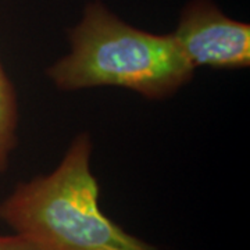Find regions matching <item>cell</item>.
I'll return each instance as SVG.
<instances>
[{
    "mask_svg": "<svg viewBox=\"0 0 250 250\" xmlns=\"http://www.w3.org/2000/svg\"><path fill=\"white\" fill-rule=\"evenodd\" d=\"M90 156V136L78 135L56 170L18 184L0 218L41 250H156L102 211Z\"/></svg>",
    "mask_w": 250,
    "mask_h": 250,
    "instance_id": "obj_1",
    "label": "cell"
},
{
    "mask_svg": "<svg viewBox=\"0 0 250 250\" xmlns=\"http://www.w3.org/2000/svg\"><path fill=\"white\" fill-rule=\"evenodd\" d=\"M70 42V53L47 70L62 90L117 86L159 100L178 92L195 71L172 34L132 27L102 3L86 6Z\"/></svg>",
    "mask_w": 250,
    "mask_h": 250,
    "instance_id": "obj_2",
    "label": "cell"
},
{
    "mask_svg": "<svg viewBox=\"0 0 250 250\" xmlns=\"http://www.w3.org/2000/svg\"><path fill=\"white\" fill-rule=\"evenodd\" d=\"M172 36L193 68H245L250 64L249 24L225 16L211 0L190 1Z\"/></svg>",
    "mask_w": 250,
    "mask_h": 250,
    "instance_id": "obj_3",
    "label": "cell"
},
{
    "mask_svg": "<svg viewBox=\"0 0 250 250\" xmlns=\"http://www.w3.org/2000/svg\"><path fill=\"white\" fill-rule=\"evenodd\" d=\"M18 107L16 90L0 62V174L9 166L17 143Z\"/></svg>",
    "mask_w": 250,
    "mask_h": 250,
    "instance_id": "obj_4",
    "label": "cell"
},
{
    "mask_svg": "<svg viewBox=\"0 0 250 250\" xmlns=\"http://www.w3.org/2000/svg\"><path fill=\"white\" fill-rule=\"evenodd\" d=\"M0 250H41L32 242L24 236L14 235H0Z\"/></svg>",
    "mask_w": 250,
    "mask_h": 250,
    "instance_id": "obj_5",
    "label": "cell"
}]
</instances>
